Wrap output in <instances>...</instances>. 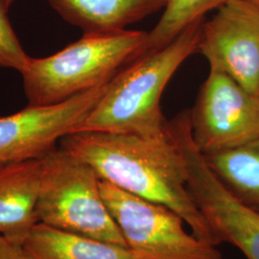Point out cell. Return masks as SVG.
I'll list each match as a JSON object with an SVG mask.
<instances>
[{"mask_svg":"<svg viewBox=\"0 0 259 259\" xmlns=\"http://www.w3.org/2000/svg\"><path fill=\"white\" fill-rule=\"evenodd\" d=\"M60 144L92 167L101 181L173 209L197 237L219 245L188 189L185 157L167 129L162 137L78 132L65 136Z\"/></svg>","mask_w":259,"mask_h":259,"instance_id":"1","label":"cell"},{"mask_svg":"<svg viewBox=\"0 0 259 259\" xmlns=\"http://www.w3.org/2000/svg\"><path fill=\"white\" fill-rule=\"evenodd\" d=\"M204 19L157 51L135 59L108 83L106 93L72 133L109 132L143 137L166 135L160 100L180 66L198 51ZM71 133V134H72Z\"/></svg>","mask_w":259,"mask_h":259,"instance_id":"2","label":"cell"},{"mask_svg":"<svg viewBox=\"0 0 259 259\" xmlns=\"http://www.w3.org/2000/svg\"><path fill=\"white\" fill-rule=\"evenodd\" d=\"M148 32L90 33L53 55L31 58L20 73L29 106L63 102L110 82L139 58Z\"/></svg>","mask_w":259,"mask_h":259,"instance_id":"3","label":"cell"},{"mask_svg":"<svg viewBox=\"0 0 259 259\" xmlns=\"http://www.w3.org/2000/svg\"><path fill=\"white\" fill-rule=\"evenodd\" d=\"M38 223L127 248L93 168L62 148L40 158Z\"/></svg>","mask_w":259,"mask_h":259,"instance_id":"4","label":"cell"},{"mask_svg":"<svg viewBox=\"0 0 259 259\" xmlns=\"http://www.w3.org/2000/svg\"><path fill=\"white\" fill-rule=\"evenodd\" d=\"M105 204L136 259H223L216 246L186 231L178 213L100 180Z\"/></svg>","mask_w":259,"mask_h":259,"instance_id":"5","label":"cell"},{"mask_svg":"<svg viewBox=\"0 0 259 259\" xmlns=\"http://www.w3.org/2000/svg\"><path fill=\"white\" fill-rule=\"evenodd\" d=\"M168 132L185 157L188 189L219 244L228 242L247 259H259L258 213L241 204L215 176L195 146L187 114L169 121Z\"/></svg>","mask_w":259,"mask_h":259,"instance_id":"6","label":"cell"},{"mask_svg":"<svg viewBox=\"0 0 259 259\" xmlns=\"http://www.w3.org/2000/svg\"><path fill=\"white\" fill-rule=\"evenodd\" d=\"M189 115L195 146L204 156L259 138V97L220 70L209 69Z\"/></svg>","mask_w":259,"mask_h":259,"instance_id":"7","label":"cell"},{"mask_svg":"<svg viewBox=\"0 0 259 259\" xmlns=\"http://www.w3.org/2000/svg\"><path fill=\"white\" fill-rule=\"evenodd\" d=\"M108 83L63 102L29 106L0 117V167L40 159L71 134L106 93Z\"/></svg>","mask_w":259,"mask_h":259,"instance_id":"8","label":"cell"},{"mask_svg":"<svg viewBox=\"0 0 259 259\" xmlns=\"http://www.w3.org/2000/svg\"><path fill=\"white\" fill-rule=\"evenodd\" d=\"M197 52L259 97V13L249 3L227 0L204 20Z\"/></svg>","mask_w":259,"mask_h":259,"instance_id":"9","label":"cell"},{"mask_svg":"<svg viewBox=\"0 0 259 259\" xmlns=\"http://www.w3.org/2000/svg\"><path fill=\"white\" fill-rule=\"evenodd\" d=\"M40 159L0 167V236L22 246L37 225Z\"/></svg>","mask_w":259,"mask_h":259,"instance_id":"10","label":"cell"},{"mask_svg":"<svg viewBox=\"0 0 259 259\" xmlns=\"http://www.w3.org/2000/svg\"><path fill=\"white\" fill-rule=\"evenodd\" d=\"M66 22L83 34L125 30L159 11L168 0H47Z\"/></svg>","mask_w":259,"mask_h":259,"instance_id":"11","label":"cell"},{"mask_svg":"<svg viewBox=\"0 0 259 259\" xmlns=\"http://www.w3.org/2000/svg\"><path fill=\"white\" fill-rule=\"evenodd\" d=\"M30 259H136L123 246L37 223L22 245Z\"/></svg>","mask_w":259,"mask_h":259,"instance_id":"12","label":"cell"},{"mask_svg":"<svg viewBox=\"0 0 259 259\" xmlns=\"http://www.w3.org/2000/svg\"><path fill=\"white\" fill-rule=\"evenodd\" d=\"M204 158L228 191L259 214V138L235 148L205 155Z\"/></svg>","mask_w":259,"mask_h":259,"instance_id":"13","label":"cell"},{"mask_svg":"<svg viewBox=\"0 0 259 259\" xmlns=\"http://www.w3.org/2000/svg\"><path fill=\"white\" fill-rule=\"evenodd\" d=\"M227 0H168L156 26L148 32L139 57L157 51L175 39L187 26L204 19L206 13L218 9Z\"/></svg>","mask_w":259,"mask_h":259,"instance_id":"14","label":"cell"},{"mask_svg":"<svg viewBox=\"0 0 259 259\" xmlns=\"http://www.w3.org/2000/svg\"><path fill=\"white\" fill-rule=\"evenodd\" d=\"M8 8L0 0V67L12 68L21 73L30 60L11 25Z\"/></svg>","mask_w":259,"mask_h":259,"instance_id":"15","label":"cell"},{"mask_svg":"<svg viewBox=\"0 0 259 259\" xmlns=\"http://www.w3.org/2000/svg\"><path fill=\"white\" fill-rule=\"evenodd\" d=\"M0 259H30L22 246L0 236Z\"/></svg>","mask_w":259,"mask_h":259,"instance_id":"16","label":"cell"},{"mask_svg":"<svg viewBox=\"0 0 259 259\" xmlns=\"http://www.w3.org/2000/svg\"><path fill=\"white\" fill-rule=\"evenodd\" d=\"M247 3H249L255 10H257L259 13V0H244Z\"/></svg>","mask_w":259,"mask_h":259,"instance_id":"17","label":"cell"},{"mask_svg":"<svg viewBox=\"0 0 259 259\" xmlns=\"http://www.w3.org/2000/svg\"><path fill=\"white\" fill-rule=\"evenodd\" d=\"M2 1H3V2H4V4L6 5V7H7V8H9L10 6H11V5L16 1V0H2Z\"/></svg>","mask_w":259,"mask_h":259,"instance_id":"18","label":"cell"}]
</instances>
